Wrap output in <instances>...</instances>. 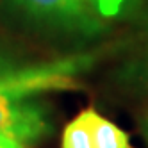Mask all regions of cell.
<instances>
[{
  "instance_id": "cell-1",
  "label": "cell",
  "mask_w": 148,
  "mask_h": 148,
  "mask_svg": "<svg viewBox=\"0 0 148 148\" xmlns=\"http://www.w3.org/2000/svg\"><path fill=\"white\" fill-rule=\"evenodd\" d=\"M93 62L80 54L56 61L18 64L0 77V134L20 143H32L50 132L52 125L39 95L77 86V79Z\"/></svg>"
},
{
  "instance_id": "cell-2",
  "label": "cell",
  "mask_w": 148,
  "mask_h": 148,
  "mask_svg": "<svg viewBox=\"0 0 148 148\" xmlns=\"http://www.w3.org/2000/svg\"><path fill=\"white\" fill-rule=\"evenodd\" d=\"M32 22L68 34L93 36L102 30V18L88 0H13Z\"/></svg>"
},
{
  "instance_id": "cell-3",
  "label": "cell",
  "mask_w": 148,
  "mask_h": 148,
  "mask_svg": "<svg viewBox=\"0 0 148 148\" xmlns=\"http://www.w3.org/2000/svg\"><path fill=\"white\" fill-rule=\"evenodd\" d=\"M84 111H86L88 121H89L95 148H130L129 136L116 123H112L105 116L97 112L93 107H88Z\"/></svg>"
},
{
  "instance_id": "cell-4",
  "label": "cell",
  "mask_w": 148,
  "mask_h": 148,
  "mask_svg": "<svg viewBox=\"0 0 148 148\" xmlns=\"http://www.w3.org/2000/svg\"><path fill=\"white\" fill-rule=\"evenodd\" d=\"M61 148H95L86 111L79 112L62 130Z\"/></svg>"
},
{
  "instance_id": "cell-5",
  "label": "cell",
  "mask_w": 148,
  "mask_h": 148,
  "mask_svg": "<svg viewBox=\"0 0 148 148\" xmlns=\"http://www.w3.org/2000/svg\"><path fill=\"white\" fill-rule=\"evenodd\" d=\"M88 2L102 20H111L125 13L134 4V0H88Z\"/></svg>"
},
{
  "instance_id": "cell-6",
  "label": "cell",
  "mask_w": 148,
  "mask_h": 148,
  "mask_svg": "<svg viewBox=\"0 0 148 148\" xmlns=\"http://www.w3.org/2000/svg\"><path fill=\"white\" fill-rule=\"evenodd\" d=\"M18 64L20 62L16 59H13L7 52H4L2 47H0V77H2L4 73H7L9 70H13L14 66H18Z\"/></svg>"
},
{
  "instance_id": "cell-7",
  "label": "cell",
  "mask_w": 148,
  "mask_h": 148,
  "mask_svg": "<svg viewBox=\"0 0 148 148\" xmlns=\"http://www.w3.org/2000/svg\"><path fill=\"white\" fill-rule=\"evenodd\" d=\"M0 148H25V145L20 143L18 139H14V137L0 134Z\"/></svg>"
},
{
  "instance_id": "cell-8",
  "label": "cell",
  "mask_w": 148,
  "mask_h": 148,
  "mask_svg": "<svg viewBox=\"0 0 148 148\" xmlns=\"http://www.w3.org/2000/svg\"><path fill=\"white\" fill-rule=\"evenodd\" d=\"M145 59H146V64H148V20H146V25H145Z\"/></svg>"
},
{
  "instance_id": "cell-9",
  "label": "cell",
  "mask_w": 148,
  "mask_h": 148,
  "mask_svg": "<svg viewBox=\"0 0 148 148\" xmlns=\"http://www.w3.org/2000/svg\"><path fill=\"white\" fill-rule=\"evenodd\" d=\"M145 136H146V141H148V116H146V121H145Z\"/></svg>"
}]
</instances>
